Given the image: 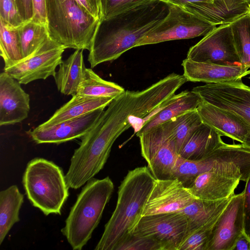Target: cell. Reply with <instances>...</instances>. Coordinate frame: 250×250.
<instances>
[{"instance_id": "cell-37", "label": "cell", "mask_w": 250, "mask_h": 250, "mask_svg": "<svg viewBox=\"0 0 250 250\" xmlns=\"http://www.w3.org/2000/svg\"><path fill=\"white\" fill-rule=\"evenodd\" d=\"M33 17L32 21L47 24L45 0H32Z\"/></svg>"}, {"instance_id": "cell-3", "label": "cell", "mask_w": 250, "mask_h": 250, "mask_svg": "<svg viewBox=\"0 0 250 250\" xmlns=\"http://www.w3.org/2000/svg\"><path fill=\"white\" fill-rule=\"evenodd\" d=\"M155 178L147 167L129 170L119 187L115 208L95 250H114L142 216Z\"/></svg>"}, {"instance_id": "cell-18", "label": "cell", "mask_w": 250, "mask_h": 250, "mask_svg": "<svg viewBox=\"0 0 250 250\" xmlns=\"http://www.w3.org/2000/svg\"><path fill=\"white\" fill-rule=\"evenodd\" d=\"M30 97L7 72L0 74V125H15L28 117Z\"/></svg>"}, {"instance_id": "cell-4", "label": "cell", "mask_w": 250, "mask_h": 250, "mask_svg": "<svg viewBox=\"0 0 250 250\" xmlns=\"http://www.w3.org/2000/svg\"><path fill=\"white\" fill-rule=\"evenodd\" d=\"M114 190L108 177L88 180L78 195L61 229L74 250H81L99 225Z\"/></svg>"}, {"instance_id": "cell-26", "label": "cell", "mask_w": 250, "mask_h": 250, "mask_svg": "<svg viewBox=\"0 0 250 250\" xmlns=\"http://www.w3.org/2000/svg\"><path fill=\"white\" fill-rule=\"evenodd\" d=\"M24 195L14 185L0 192V245L13 226L20 221V210Z\"/></svg>"}, {"instance_id": "cell-14", "label": "cell", "mask_w": 250, "mask_h": 250, "mask_svg": "<svg viewBox=\"0 0 250 250\" xmlns=\"http://www.w3.org/2000/svg\"><path fill=\"white\" fill-rule=\"evenodd\" d=\"M195 199L177 178L155 179L142 216L181 212Z\"/></svg>"}, {"instance_id": "cell-28", "label": "cell", "mask_w": 250, "mask_h": 250, "mask_svg": "<svg viewBox=\"0 0 250 250\" xmlns=\"http://www.w3.org/2000/svg\"><path fill=\"white\" fill-rule=\"evenodd\" d=\"M202 123L196 110L186 112L164 123L178 154L188 139Z\"/></svg>"}, {"instance_id": "cell-15", "label": "cell", "mask_w": 250, "mask_h": 250, "mask_svg": "<svg viewBox=\"0 0 250 250\" xmlns=\"http://www.w3.org/2000/svg\"><path fill=\"white\" fill-rule=\"evenodd\" d=\"M247 180L240 172L214 169L200 174L187 188L195 198L216 201L231 197L240 181Z\"/></svg>"}, {"instance_id": "cell-27", "label": "cell", "mask_w": 250, "mask_h": 250, "mask_svg": "<svg viewBox=\"0 0 250 250\" xmlns=\"http://www.w3.org/2000/svg\"><path fill=\"white\" fill-rule=\"evenodd\" d=\"M125 91L117 83L103 79L91 68H86L76 95L85 97L114 99Z\"/></svg>"}, {"instance_id": "cell-20", "label": "cell", "mask_w": 250, "mask_h": 250, "mask_svg": "<svg viewBox=\"0 0 250 250\" xmlns=\"http://www.w3.org/2000/svg\"><path fill=\"white\" fill-rule=\"evenodd\" d=\"M188 12L215 25L230 23L248 14L246 0H214L213 3L194 2L185 5Z\"/></svg>"}, {"instance_id": "cell-30", "label": "cell", "mask_w": 250, "mask_h": 250, "mask_svg": "<svg viewBox=\"0 0 250 250\" xmlns=\"http://www.w3.org/2000/svg\"><path fill=\"white\" fill-rule=\"evenodd\" d=\"M18 29L23 59L33 55L50 38L47 24L31 20Z\"/></svg>"}, {"instance_id": "cell-43", "label": "cell", "mask_w": 250, "mask_h": 250, "mask_svg": "<svg viewBox=\"0 0 250 250\" xmlns=\"http://www.w3.org/2000/svg\"><path fill=\"white\" fill-rule=\"evenodd\" d=\"M248 75H250V69L248 70Z\"/></svg>"}, {"instance_id": "cell-7", "label": "cell", "mask_w": 250, "mask_h": 250, "mask_svg": "<svg viewBox=\"0 0 250 250\" xmlns=\"http://www.w3.org/2000/svg\"><path fill=\"white\" fill-rule=\"evenodd\" d=\"M168 4V13L163 21L142 38L135 47L205 36L216 27L181 6Z\"/></svg>"}, {"instance_id": "cell-1", "label": "cell", "mask_w": 250, "mask_h": 250, "mask_svg": "<svg viewBox=\"0 0 250 250\" xmlns=\"http://www.w3.org/2000/svg\"><path fill=\"white\" fill-rule=\"evenodd\" d=\"M145 108L138 91L125 90L104 109L81 138L65 175L69 188H80L104 167L117 139L131 126L129 118H143Z\"/></svg>"}, {"instance_id": "cell-21", "label": "cell", "mask_w": 250, "mask_h": 250, "mask_svg": "<svg viewBox=\"0 0 250 250\" xmlns=\"http://www.w3.org/2000/svg\"><path fill=\"white\" fill-rule=\"evenodd\" d=\"M203 100L192 90L174 95L164 103L154 115L136 133L137 136L186 112L196 110Z\"/></svg>"}, {"instance_id": "cell-32", "label": "cell", "mask_w": 250, "mask_h": 250, "mask_svg": "<svg viewBox=\"0 0 250 250\" xmlns=\"http://www.w3.org/2000/svg\"><path fill=\"white\" fill-rule=\"evenodd\" d=\"M219 215L204 226L187 233L179 250H207L210 235Z\"/></svg>"}, {"instance_id": "cell-34", "label": "cell", "mask_w": 250, "mask_h": 250, "mask_svg": "<svg viewBox=\"0 0 250 250\" xmlns=\"http://www.w3.org/2000/svg\"><path fill=\"white\" fill-rule=\"evenodd\" d=\"M114 250H164L158 240L148 236L129 232L115 246Z\"/></svg>"}, {"instance_id": "cell-29", "label": "cell", "mask_w": 250, "mask_h": 250, "mask_svg": "<svg viewBox=\"0 0 250 250\" xmlns=\"http://www.w3.org/2000/svg\"><path fill=\"white\" fill-rule=\"evenodd\" d=\"M0 50L4 68L14 65L23 59L18 27L11 26L0 19Z\"/></svg>"}, {"instance_id": "cell-24", "label": "cell", "mask_w": 250, "mask_h": 250, "mask_svg": "<svg viewBox=\"0 0 250 250\" xmlns=\"http://www.w3.org/2000/svg\"><path fill=\"white\" fill-rule=\"evenodd\" d=\"M113 99L109 97L90 98L75 95L40 125L47 126L81 117L100 108L106 107Z\"/></svg>"}, {"instance_id": "cell-41", "label": "cell", "mask_w": 250, "mask_h": 250, "mask_svg": "<svg viewBox=\"0 0 250 250\" xmlns=\"http://www.w3.org/2000/svg\"><path fill=\"white\" fill-rule=\"evenodd\" d=\"M165 2L171 4H175L179 6L185 5L189 3H194V2H204V3H213L214 0H162Z\"/></svg>"}, {"instance_id": "cell-22", "label": "cell", "mask_w": 250, "mask_h": 250, "mask_svg": "<svg viewBox=\"0 0 250 250\" xmlns=\"http://www.w3.org/2000/svg\"><path fill=\"white\" fill-rule=\"evenodd\" d=\"M222 136L203 123L186 141L179 156L190 160L203 159L225 144Z\"/></svg>"}, {"instance_id": "cell-44", "label": "cell", "mask_w": 250, "mask_h": 250, "mask_svg": "<svg viewBox=\"0 0 250 250\" xmlns=\"http://www.w3.org/2000/svg\"><path fill=\"white\" fill-rule=\"evenodd\" d=\"M249 7H250V10H249V14L250 15V5H249Z\"/></svg>"}, {"instance_id": "cell-9", "label": "cell", "mask_w": 250, "mask_h": 250, "mask_svg": "<svg viewBox=\"0 0 250 250\" xmlns=\"http://www.w3.org/2000/svg\"><path fill=\"white\" fill-rule=\"evenodd\" d=\"M187 59L220 65H242L237 55L230 23L216 27L188 50Z\"/></svg>"}, {"instance_id": "cell-33", "label": "cell", "mask_w": 250, "mask_h": 250, "mask_svg": "<svg viewBox=\"0 0 250 250\" xmlns=\"http://www.w3.org/2000/svg\"><path fill=\"white\" fill-rule=\"evenodd\" d=\"M155 0H101L102 21H108Z\"/></svg>"}, {"instance_id": "cell-6", "label": "cell", "mask_w": 250, "mask_h": 250, "mask_svg": "<svg viewBox=\"0 0 250 250\" xmlns=\"http://www.w3.org/2000/svg\"><path fill=\"white\" fill-rule=\"evenodd\" d=\"M22 183L34 207L46 216L61 214L69 195V188L60 167L44 158H34L27 164Z\"/></svg>"}, {"instance_id": "cell-10", "label": "cell", "mask_w": 250, "mask_h": 250, "mask_svg": "<svg viewBox=\"0 0 250 250\" xmlns=\"http://www.w3.org/2000/svg\"><path fill=\"white\" fill-rule=\"evenodd\" d=\"M188 220L181 211L142 216L131 231L159 241L164 250H179L188 230Z\"/></svg>"}, {"instance_id": "cell-13", "label": "cell", "mask_w": 250, "mask_h": 250, "mask_svg": "<svg viewBox=\"0 0 250 250\" xmlns=\"http://www.w3.org/2000/svg\"><path fill=\"white\" fill-rule=\"evenodd\" d=\"M244 229L243 191L231 197L219 216L210 235L207 250H232Z\"/></svg>"}, {"instance_id": "cell-42", "label": "cell", "mask_w": 250, "mask_h": 250, "mask_svg": "<svg viewBox=\"0 0 250 250\" xmlns=\"http://www.w3.org/2000/svg\"><path fill=\"white\" fill-rule=\"evenodd\" d=\"M249 5H250V0H246Z\"/></svg>"}, {"instance_id": "cell-23", "label": "cell", "mask_w": 250, "mask_h": 250, "mask_svg": "<svg viewBox=\"0 0 250 250\" xmlns=\"http://www.w3.org/2000/svg\"><path fill=\"white\" fill-rule=\"evenodd\" d=\"M83 50H76L66 60L60 63L53 77L58 90L63 95H76L82 82L86 68Z\"/></svg>"}, {"instance_id": "cell-25", "label": "cell", "mask_w": 250, "mask_h": 250, "mask_svg": "<svg viewBox=\"0 0 250 250\" xmlns=\"http://www.w3.org/2000/svg\"><path fill=\"white\" fill-rule=\"evenodd\" d=\"M231 197L216 201L195 198L181 211L188 220L186 234L204 226L220 215Z\"/></svg>"}, {"instance_id": "cell-17", "label": "cell", "mask_w": 250, "mask_h": 250, "mask_svg": "<svg viewBox=\"0 0 250 250\" xmlns=\"http://www.w3.org/2000/svg\"><path fill=\"white\" fill-rule=\"evenodd\" d=\"M105 108H102L81 117L47 126L40 125L29 134L37 144H60L82 138L92 127Z\"/></svg>"}, {"instance_id": "cell-35", "label": "cell", "mask_w": 250, "mask_h": 250, "mask_svg": "<svg viewBox=\"0 0 250 250\" xmlns=\"http://www.w3.org/2000/svg\"><path fill=\"white\" fill-rule=\"evenodd\" d=\"M0 19L15 27H19L24 22L15 0H0Z\"/></svg>"}, {"instance_id": "cell-36", "label": "cell", "mask_w": 250, "mask_h": 250, "mask_svg": "<svg viewBox=\"0 0 250 250\" xmlns=\"http://www.w3.org/2000/svg\"><path fill=\"white\" fill-rule=\"evenodd\" d=\"M244 190V232L250 239V176L246 182Z\"/></svg>"}, {"instance_id": "cell-38", "label": "cell", "mask_w": 250, "mask_h": 250, "mask_svg": "<svg viewBox=\"0 0 250 250\" xmlns=\"http://www.w3.org/2000/svg\"><path fill=\"white\" fill-rule=\"evenodd\" d=\"M15 2L24 22L31 21L33 17L32 0H15Z\"/></svg>"}, {"instance_id": "cell-11", "label": "cell", "mask_w": 250, "mask_h": 250, "mask_svg": "<svg viewBox=\"0 0 250 250\" xmlns=\"http://www.w3.org/2000/svg\"><path fill=\"white\" fill-rule=\"evenodd\" d=\"M65 49L50 38L33 55L14 65L4 68V71L23 84L54 77L57 67L62 61Z\"/></svg>"}, {"instance_id": "cell-19", "label": "cell", "mask_w": 250, "mask_h": 250, "mask_svg": "<svg viewBox=\"0 0 250 250\" xmlns=\"http://www.w3.org/2000/svg\"><path fill=\"white\" fill-rule=\"evenodd\" d=\"M183 75L192 82L218 83L236 81L248 74L249 68L243 65H220L192 61L187 58L183 61Z\"/></svg>"}, {"instance_id": "cell-2", "label": "cell", "mask_w": 250, "mask_h": 250, "mask_svg": "<svg viewBox=\"0 0 250 250\" xmlns=\"http://www.w3.org/2000/svg\"><path fill=\"white\" fill-rule=\"evenodd\" d=\"M163 0H155L133 10L127 23L120 27L104 29L99 26L91 47L88 61L91 68L105 62L114 61L159 25L168 13L166 2L160 8Z\"/></svg>"}, {"instance_id": "cell-40", "label": "cell", "mask_w": 250, "mask_h": 250, "mask_svg": "<svg viewBox=\"0 0 250 250\" xmlns=\"http://www.w3.org/2000/svg\"><path fill=\"white\" fill-rule=\"evenodd\" d=\"M232 250H250V239L244 232L236 240Z\"/></svg>"}, {"instance_id": "cell-31", "label": "cell", "mask_w": 250, "mask_h": 250, "mask_svg": "<svg viewBox=\"0 0 250 250\" xmlns=\"http://www.w3.org/2000/svg\"><path fill=\"white\" fill-rule=\"evenodd\" d=\"M235 47L242 65L250 68V15L230 23Z\"/></svg>"}, {"instance_id": "cell-8", "label": "cell", "mask_w": 250, "mask_h": 250, "mask_svg": "<svg viewBox=\"0 0 250 250\" xmlns=\"http://www.w3.org/2000/svg\"><path fill=\"white\" fill-rule=\"evenodd\" d=\"M141 153L156 179L171 178L179 156L164 124L138 136Z\"/></svg>"}, {"instance_id": "cell-12", "label": "cell", "mask_w": 250, "mask_h": 250, "mask_svg": "<svg viewBox=\"0 0 250 250\" xmlns=\"http://www.w3.org/2000/svg\"><path fill=\"white\" fill-rule=\"evenodd\" d=\"M192 91L203 101L235 113L250 125V87L242 79L208 83L194 87Z\"/></svg>"}, {"instance_id": "cell-16", "label": "cell", "mask_w": 250, "mask_h": 250, "mask_svg": "<svg viewBox=\"0 0 250 250\" xmlns=\"http://www.w3.org/2000/svg\"><path fill=\"white\" fill-rule=\"evenodd\" d=\"M196 110L204 124L250 148V125L242 117L203 100Z\"/></svg>"}, {"instance_id": "cell-39", "label": "cell", "mask_w": 250, "mask_h": 250, "mask_svg": "<svg viewBox=\"0 0 250 250\" xmlns=\"http://www.w3.org/2000/svg\"><path fill=\"white\" fill-rule=\"evenodd\" d=\"M76 0L92 16L96 19L101 20V0Z\"/></svg>"}, {"instance_id": "cell-5", "label": "cell", "mask_w": 250, "mask_h": 250, "mask_svg": "<svg viewBox=\"0 0 250 250\" xmlns=\"http://www.w3.org/2000/svg\"><path fill=\"white\" fill-rule=\"evenodd\" d=\"M47 25L51 39L65 49L89 51L101 20L76 0H45Z\"/></svg>"}]
</instances>
